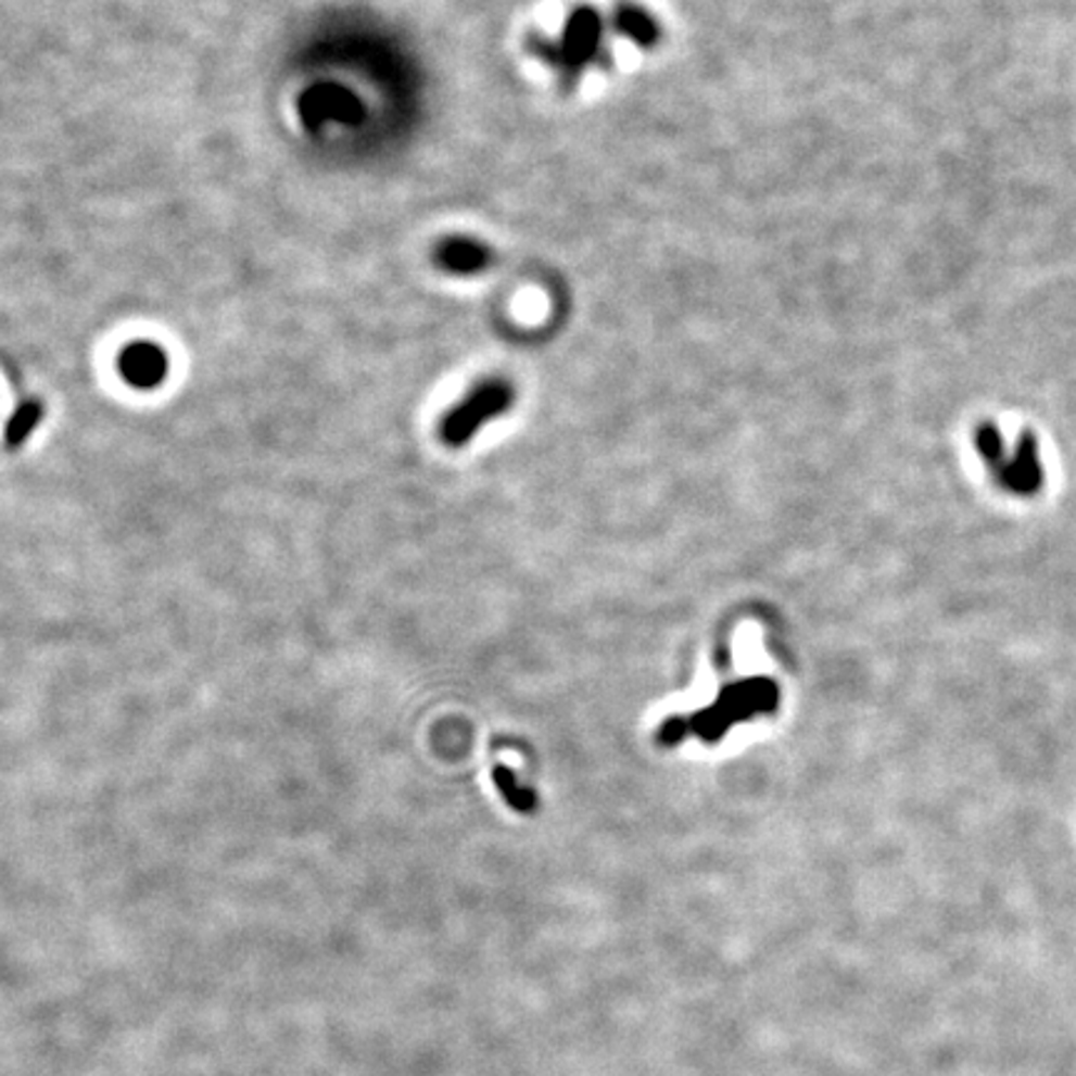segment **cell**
<instances>
[{"label": "cell", "mask_w": 1076, "mask_h": 1076, "mask_svg": "<svg viewBox=\"0 0 1076 1076\" xmlns=\"http://www.w3.org/2000/svg\"><path fill=\"white\" fill-rule=\"evenodd\" d=\"M494 785H496V790L502 793V798L511 805L514 810L527 812V815L536 810V805H539L536 793L529 790V787H523L511 768L496 765L494 768Z\"/></svg>", "instance_id": "cell-10"}, {"label": "cell", "mask_w": 1076, "mask_h": 1076, "mask_svg": "<svg viewBox=\"0 0 1076 1076\" xmlns=\"http://www.w3.org/2000/svg\"><path fill=\"white\" fill-rule=\"evenodd\" d=\"M997 484L1020 496L1037 494L1041 484H1045V466H1041L1039 442L1031 431H1024L1020 436L1012 459L1007 464L1002 477L997 479Z\"/></svg>", "instance_id": "cell-4"}, {"label": "cell", "mask_w": 1076, "mask_h": 1076, "mask_svg": "<svg viewBox=\"0 0 1076 1076\" xmlns=\"http://www.w3.org/2000/svg\"><path fill=\"white\" fill-rule=\"evenodd\" d=\"M613 25L621 36L635 42L638 48H654L660 40V25L656 23L654 15L635 3H618Z\"/></svg>", "instance_id": "cell-7"}, {"label": "cell", "mask_w": 1076, "mask_h": 1076, "mask_svg": "<svg viewBox=\"0 0 1076 1076\" xmlns=\"http://www.w3.org/2000/svg\"><path fill=\"white\" fill-rule=\"evenodd\" d=\"M531 48L550 67H556L558 78L566 85L579 83L588 65H608L611 61V55L604 48V18L591 5L573 8L564 25L561 38H533Z\"/></svg>", "instance_id": "cell-1"}, {"label": "cell", "mask_w": 1076, "mask_h": 1076, "mask_svg": "<svg viewBox=\"0 0 1076 1076\" xmlns=\"http://www.w3.org/2000/svg\"><path fill=\"white\" fill-rule=\"evenodd\" d=\"M436 265L452 275H473L491 265V252L486 244L469 237H452L442 242L434 252Z\"/></svg>", "instance_id": "cell-6"}, {"label": "cell", "mask_w": 1076, "mask_h": 1076, "mask_svg": "<svg viewBox=\"0 0 1076 1076\" xmlns=\"http://www.w3.org/2000/svg\"><path fill=\"white\" fill-rule=\"evenodd\" d=\"M42 414H46V406H42L40 400L23 402L18 409L13 412V417L8 419V427H5V448L8 452H13V448H18L25 444V439H28L33 434V429H36L40 423Z\"/></svg>", "instance_id": "cell-9"}, {"label": "cell", "mask_w": 1076, "mask_h": 1076, "mask_svg": "<svg viewBox=\"0 0 1076 1076\" xmlns=\"http://www.w3.org/2000/svg\"><path fill=\"white\" fill-rule=\"evenodd\" d=\"M777 685L765 678L731 685L720 693V698L702 713L688 718V731L698 733L702 740H720L727 727L738 720H748L752 713H770L777 708Z\"/></svg>", "instance_id": "cell-2"}, {"label": "cell", "mask_w": 1076, "mask_h": 1076, "mask_svg": "<svg viewBox=\"0 0 1076 1076\" xmlns=\"http://www.w3.org/2000/svg\"><path fill=\"white\" fill-rule=\"evenodd\" d=\"M974 446H977L979 456L985 459L987 469L992 471V477L995 479L1002 477L1010 459H1007V452H1004L1002 431H999L992 421L979 423L977 431H974Z\"/></svg>", "instance_id": "cell-8"}, {"label": "cell", "mask_w": 1076, "mask_h": 1076, "mask_svg": "<svg viewBox=\"0 0 1076 1076\" xmlns=\"http://www.w3.org/2000/svg\"><path fill=\"white\" fill-rule=\"evenodd\" d=\"M117 367H121L127 384L150 389V387H157L160 381L165 379L167 357H165V352L160 350V346L150 344V342H138V344L127 346V350L121 354V362H117Z\"/></svg>", "instance_id": "cell-5"}, {"label": "cell", "mask_w": 1076, "mask_h": 1076, "mask_svg": "<svg viewBox=\"0 0 1076 1076\" xmlns=\"http://www.w3.org/2000/svg\"><path fill=\"white\" fill-rule=\"evenodd\" d=\"M685 733H688V718H668L663 727H660L658 738L663 745H675L683 740Z\"/></svg>", "instance_id": "cell-11"}, {"label": "cell", "mask_w": 1076, "mask_h": 1076, "mask_svg": "<svg viewBox=\"0 0 1076 1076\" xmlns=\"http://www.w3.org/2000/svg\"><path fill=\"white\" fill-rule=\"evenodd\" d=\"M514 406V387L504 379H486L471 389L464 400L446 414L439 434L446 446H464L494 417H502Z\"/></svg>", "instance_id": "cell-3"}]
</instances>
